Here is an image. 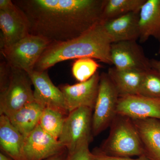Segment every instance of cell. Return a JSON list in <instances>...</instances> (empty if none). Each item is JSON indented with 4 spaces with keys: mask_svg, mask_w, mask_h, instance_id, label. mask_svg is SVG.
Wrapping results in <instances>:
<instances>
[{
    "mask_svg": "<svg viewBox=\"0 0 160 160\" xmlns=\"http://www.w3.org/2000/svg\"><path fill=\"white\" fill-rule=\"evenodd\" d=\"M117 113L132 120H160V100L139 95L121 97L119 98Z\"/></svg>",
    "mask_w": 160,
    "mask_h": 160,
    "instance_id": "obj_13",
    "label": "cell"
},
{
    "mask_svg": "<svg viewBox=\"0 0 160 160\" xmlns=\"http://www.w3.org/2000/svg\"><path fill=\"white\" fill-rule=\"evenodd\" d=\"M67 116L59 110L46 108L43 110L39 125L45 132L58 140Z\"/></svg>",
    "mask_w": 160,
    "mask_h": 160,
    "instance_id": "obj_21",
    "label": "cell"
},
{
    "mask_svg": "<svg viewBox=\"0 0 160 160\" xmlns=\"http://www.w3.org/2000/svg\"><path fill=\"white\" fill-rule=\"evenodd\" d=\"M100 65L94 60L90 58L78 59L72 65V75L79 82H86L91 78L98 72Z\"/></svg>",
    "mask_w": 160,
    "mask_h": 160,
    "instance_id": "obj_22",
    "label": "cell"
},
{
    "mask_svg": "<svg viewBox=\"0 0 160 160\" xmlns=\"http://www.w3.org/2000/svg\"><path fill=\"white\" fill-rule=\"evenodd\" d=\"M139 12H130L101 22L112 43L139 39Z\"/></svg>",
    "mask_w": 160,
    "mask_h": 160,
    "instance_id": "obj_14",
    "label": "cell"
},
{
    "mask_svg": "<svg viewBox=\"0 0 160 160\" xmlns=\"http://www.w3.org/2000/svg\"><path fill=\"white\" fill-rule=\"evenodd\" d=\"M91 152L92 160H150L145 155L141 156L136 159L110 156L103 153L99 148H95Z\"/></svg>",
    "mask_w": 160,
    "mask_h": 160,
    "instance_id": "obj_26",
    "label": "cell"
},
{
    "mask_svg": "<svg viewBox=\"0 0 160 160\" xmlns=\"http://www.w3.org/2000/svg\"><path fill=\"white\" fill-rule=\"evenodd\" d=\"M158 53L160 54V45ZM150 62H151V68L160 72V60H156L152 59L150 60Z\"/></svg>",
    "mask_w": 160,
    "mask_h": 160,
    "instance_id": "obj_29",
    "label": "cell"
},
{
    "mask_svg": "<svg viewBox=\"0 0 160 160\" xmlns=\"http://www.w3.org/2000/svg\"><path fill=\"white\" fill-rule=\"evenodd\" d=\"M141 43L153 37L160 42V0H146L139 12Z\"/></svg>",
    "mask_w": 160,
    "mask_h": 160,
    "instance_id": "obj_17",
    "label": "cell"
},
{
    "mask_svg": "<svg viewBox=\"0 0 160 160\" xmlns=\"http://www.w3.org/2000/svg\"><path fill=\"white\" fill-rule=\"evenodd\" d=\"M112 65L122 70L146 72L151 69V62L135 41L112 43L110 49Z\"/></svg>",
    "mask_w": 160,
    "mask_h": 160,
    "instance_id": "obj_8",
    "label": "cell"
},
{
    "mask_svg": "<svg viewBox=\"0 0 160 160\" xmlns=\"http://www.w3.org/2000/svg\"><path fill=\"white\" fill-rule=\"evenodd\" d=\"M50 43L44 38L30 34L9 48L1 50V53L11 67L28 72L34 70Z\"/></svg>",
    "mask_w": 160,
    "mask_h": 160,
    "instance_id": "obj_6",
    "label": "cell"
},
{
    "mask_svg": "<svg viewBox=\"0 0 160 160\" xmlns=\"http://www.w3.org/2000/svg\"><path fill=\"white\" fill-rule=\"evenodd\" d=\"M14 5L11 0H0V10H6Z\"/></svg>",
    "mask_w": 160,
    "mask_h": 160,
    "instance_id": "obj_27",
    "label": "cell"
},
{
    "mask_svg": "<svg viewBox=\"0 0 160 160\" xmlns=\"http://www.w3.org/2000/svg\"><path fill=\"white\" fill-rule=\"evenodd\" d=\"M100 74L97 72L88 81L73 85L60 86L69 112L82 107L93 110L97 98Z\"/></svg>",
    "mask_w": 160,
    "mask_h": 160,
    "instance_id": "obj_11",
    "label": "cell"
},
{
    "mask_svg": "<svg viewBox=\"0 0 160 160\" xmlns=\"http://www.w3.org/2000/svg\"><path fill=\"white\" fill-rule=\"evenodd\" d=\"M145 72L122 70L114 66L108 70V75L119 97L139 95Z\"/></svg>",
    "mask_w": 160,
    "mask_h": 160,
    "instance_id": "obj_18",
    "label": "cell"
},
{
    "mask_svg": "<svg viewBox=\"0 0 160 160\" xmlns=\"http://www.w3.org/2000/svg\"><path fill=\"white\" fill-rule=\"evenodd\" d=\"M146 0H104L101 22L132 12H140Z\"/></svg>",
    "mask_w": 160,
    "mask_h": 160,
    "instance_id": "obj_20",
    "label": "cell"
},
{
    "mask_svg": "<svg viewBox=\"0 0 160 160\" xmlns=\"http://www.w3.org/2000/svg\"><path fill=\"white\" fill-rule=\"evenodd\" d=\"M104 0H14L30 34L51 43L69 41L101 23Z\"/></svg>",
    "mask_w": 160,
    "mask_h": 160,
    "instance_id": "obj_1",
    "label": "cell"
},
{
    "mask_svg": "<svg viewBox=\"0 0 160 160\" xmlns=\"http://www.w3.org/2000/svg\"><path fill=\"white\" fill-rule=\"evenodd\" d=\"M11 71V66L3 58L0 63V92L5 90L8 86Z\"/></svg>",
    "mask_w": 160,
    "mask_h": 160,
    "instance_id": "obj_25",
    "label": "cell"
},
{
    "mask_svg": "<svg viewBox=\"0 0 160 160\" xmlns=\"http://www.w3.org/2000/svg\"><path fill=\"white\" fill-rule=\"evenodd\" d=\"M11 68L8 86L0 92V114L7 117L35 101L32 82L28 73Z\"/></svg>",
    "mask_w": 160,
    "mask_h": 160,
    "instance_id": "obj_4",
    "label": "cell"
},
{
    "mask_svg": "<svg viewBox=\"0 0 160 160\" xmlns=\"http://www.w3.org/2000/svg\"><path fill=\"white\" fill-rule=\"evenodd\" d=\"M110 127L109 136L99 148L102 152L116 157L144 155L142 143L132 120L117 114Z\"/></svg>",
    "mask_w": 160,
    "mask_h": 160,
    "instance_id": "obj_3",
    "label": "cell"
},
{
    "mask_svg": "<svg viewBox=\"0 0 160 160\" xmlns=\"http://www.w3.org/2000/svg\"><path fill=\"white\" fill-rule=\"evenodd\" d=\"M34 87V100L44 108H50L59 110L68 115L62 92L52 82L47 70H33L27 72Z\"/></svg>",
    "mask_w": 160,
    "mask_h": 160,
    "instance_id": "obj_9",
    "label": "cell"
},
{
    "mask_svg": "<svg viewBox=\"0 0 160 160\" xmlns=\"http://www.w3.org/2000/svg\"><path fill=\"white\" fill-rule=\"evenodd\" d=\"M67 154H68V151L67 150H66L59 154L53 156L45 160H66Z\"/></svg>",
    "mask_w": 160,
    "mask_h": 160,
    "instance_id": "obj_28",
    "label": "cell"
},
{
    "mask_svg": "<svg viewBox=\"0 0 160 160\" xmlns=\"http://www.w3.org/2000/svg\"><path fill=\"white\" fill-rule=\"evenodd\" d=\"M89 146V144L86 143L79 146L72 152H68L66 160H92Z\"/></svg>",
    "mask_w": 160,
    "mask_h": 160,
    "instance_id": "obj_24",
    "label": "cell"
},
{
    "mask_svg": "<svg viewBox=\"0 0 160 160\" xmlns=\"http://www.w3.org/2000/svg\"><path fill=\"white\" fill-rule=\"evenodd\" d=\"M44 109L34 101L8 117L12 124L26 138L39 124Z\"/></svg>",
    "mask_w": 160,
    "mask_h": 160,
    "instance_id": "obj_19",
    "label": "cell"
},
{
    "mask_svg": "<svg viewBox=\"0 0 160 160\" xmlns=\"http://www.w3.org/2000/svg\"><path fill=\"white\" fill-rule=\"evenodd\" d=\"M119 96L107 72L100 74L98 92L92 113V134L96 136L110 127L116 117Z\"/></svg>",
    "mask_w": 160,
    "mask_h": 160,
    "instance_id": "obj_7",
    "label": "cell"
},
{
    "mask_svg": "<svg viewBox=\"0 0 160 160\" xmlns=\"http://www.w3.org/2000/svg\"><path fill=\"white\" fill-rule=\"evenodd\" d=\"M92 109L82 107L69 112L64 122L59 141L68 153L89 143L92 138Z\"/></svg>",
    "mask_w": 160,
    "mask_h": 160,
    "instance_id": "obj_5",
    "label": "cell"
},
{
    "mask_svg": "<svg viewBox=\"0 0 160 160\" xmlns=\"http://www.w3.org/2000/svg\"><path fill=\"white\" fill-rule=\"evenodd\" d=\"M112 42L102 23L80 36L69 41L50 43L35 66L34 70L46 71L66 60L90 58L112 65L110 56Z\"/></svg>",
    "mask_w": 160,
    "mask_h": 160,
    "instance_id": "obj_2",
    "label": "cell"
},
{
    "mask_svg": "<svg viewBox=\"0 0 160 160\" xmlns=\"http://www.w3.org/2000/svg\"><path fill=\"white\" fill-rule=\"evenodd\" d=\"M0 49H7L30 34L28 20L14 4L6 10H0Z\"/></svg>",
    "mask_w": 160,
    "mask_h": 160,
    "instance_id": "obj_10",
    "label": "cell"
},
{
    "mask_svg": "<svg viewBox=\"0 0 160 160\" xmlns=\"http://www.w3.org/2000/svg\"><path fill=\"white\" fill-rule=\"evenodd\" d=\"M25 138L4 115L0 116V146L4 153L14 160H25Z\"/></svg>",
    "mask_w": 160,
    "mask_h": 160,
    "instance_id": "obj_16",
    "label": "cell"
},
{
    "mask_svg": "<svg viewBox=\"0 0 160 160\" xmlns=\"http://www.w3.org/2000/svg\"><path fill=\"white\" fill-rule=\"evenodd\" d=\"M0 160H14L8 155L1 151L0 152Z\"/></svg>",
    "mask_w": 160,
    "mask_h": 160,
    "instance_id": "obj_30",
    "label": "cell"
},
{
    "mask_svg": "<svg viewBox=\"0 0 160 160\" xmlns=\"http://www.w3.org/2000/svg\"><path fill=\"white\" fill-rule=\"evenodd\" d=\"M139 95L160 100V72L151 69L145 72Z\"/></svg>",
    "mask_w": 160,
    "mask_h": 160,
    "instance_id": "obj_23",
    "label": "cell"
},
{
    "mask_svg": "<svg viewBox=\"0 0 160 160\" xmlns=\"http://www.w3.org/2000/svg\"><path fill=\"white\" fill-rule=\"evenodd\" d=\"M132 121L139 136L144 155L150 160H160V120L147 118Z\"/></svg>",
    "mask_w": 160,
    "mask_h": 160,
    "instance_id": "obj_15",
    "label": "cell"
},
{
    "mask_svg": "<svg viewBox=\"0 0 160 160\" xmlns=\"http://www.w3.org/2000/svg\"><path fill=\"white\" fill-rule=\"evenodd\" d=\"M66 150L58 140L45 132L39 125L25 138V160H45Z\"/></svg>",
    "mask_w": 160,
    "mask_h": 160,
    "instance_id": "obj_12",
    "label": "cell"
}]
</instances>
